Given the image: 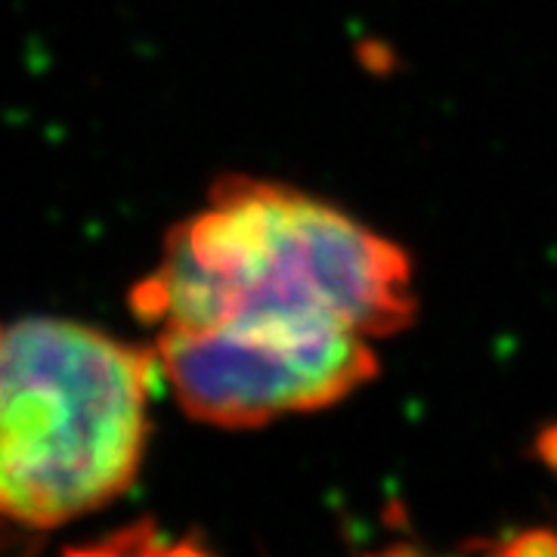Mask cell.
I'll list each match as a JSON object with an SVG mask.
<instances>
[{
    "label": "cell",
    "instance_id": "6da1fadb",
    "mask_svg": "<svg viewBox=\"0 0 557 557\" xmlns=\"http://www.w3.org/2000/svg\"><path fill=\"white\" fill-rule=\"evenodd\" d=\"M131 307L156 329L180 409L248 431L329 409L375 379L379 344L418 313L416 267L329 201L223 177L168 233Z\"/></svg>",
    "mask_w": 557,
    "mask_h": 557
},
{
    "label": "cell",
    "instance_id": "7a4b0ae2",
    "mask_svg": "<svg viewBox=\"0 0 557 557\" xmlns=\"http://www.w3.org/2000/svg\"><path fill=\"white\" fill-rule=\"evenodd\" d=\"M156 347L57 317L0 322V518L62 527L124 496L149 449Z\"/></svg>",
    "mask_w": 557,
    "mask_h": 557
},
{
    "label": "cell",
    "instance_id": "3957f363",
    "mask_svg": "<svg viewBox=\"0 0 557 557\" xmlns=\"http://www.w3.org/2000/svg\"><path fill=\"white\" fill-rule=\"evenodd\" d=\"M372 557H421L416 548H409V545H397V548H391V552H381V555Z\"/></svg>",
    "mask_w": 557,
    "mask_h": 557
}]
</instances>
